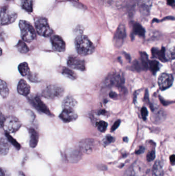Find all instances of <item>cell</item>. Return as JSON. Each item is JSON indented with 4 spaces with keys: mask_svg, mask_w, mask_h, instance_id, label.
<instances>
[{
    "mask_svg": "<svg viewBox=\"0 0 175 176\" xmlns=\"http://www.w3.org/2000/svg\"><path fill=\"white\" fill-rule=\"evenodd\" d=\"M10 142L5 137H1L0 141V153L1 156H5L8 153L10 148Z\"/></svg>",
    "mask_w": 175,
    "mask_h": 176,
    "instance_id": "cell-20",
    "label": "cell"
},
{
    "mask_svg": "<svg viewBox=\"0 0 175 176\" xmlns=\"http://www.w3.org/2000/svg\"><path fill=\"white\" fill-rule=\"evenodd\" d=\"M67 65L70 68L74 69L84 71L86 70L85 62L84 60L80 59L77 57H69L67 60Z\"/></svg>",
    "mask_w": 175,
    "mask_h": 176,
    "instance_id": "cell-10",
    "label": "cell"
},
{
    "mask_svg": "<svg viewBox=\"0 0 175 176\" xmlns=\"http://www.w3.org/2000/svg\"><path fill=\"white\" fill-rule=\"evenodd\" d=\"M17 18V14L11 12L7 7H2L1 10V24H9L13 23Z\"/></svg>",
    "mask_w": 175,
    "mask_h": 176,
    "instance_id": "cell-8",
    "label": "cell"
},
{
    "mask_svg": "<svg viewBox=\"0 0 175 176\" xmlns=\"http://www.w3.org/2000/svg\"><path fill=\"white\" fill-rule=\"evenodd\" d=\"M163 170L162 165L159 160L157 161L153 165L152 172V176H163Z\"/></svg>",
    "mask_w": 175,
    "mask_h": 176,
    "instance_id": "cell-23",
    "label": "cell"
},
{
    "mask_svg": "<svg viewBox=\"0 0 175 176\" xmlns=\"http://www.w3.org/2000/svg\"><path fill=\"white\" fill-rule=\"evenodd\" d=\"M51 41L53 50L58 52H63L65 51L66 44L61 37L54 35L51 37Z\"/></svg>",
    "mask_w": 175,
    "mask_h": 176,
    "instance_id": "cell-12",
    "label": "cell"
},
{
    "mask_svg": "<svg viewBox=\"0 0 175 176\" xmlns=\"http://www.w3.org/2000/svg\"><path fill=\"white\" fill-rule=\"evenodd\" d=\"M0 176H4V173L3 172V169H1V173H0Z\"/></svg>",
    "mask_w": 175,
    "mask_h": 176,
    "instance_id": "cell-48",
    "label": "cell"
},
{
    "mask_svg": "<svg viewBox=\"0 0 175 176\" xmlns=\"http://www.w3.org/2000/svg\"><path fill=\"white\" fill-rule=\"evenodd\" d=\"M18 69L21 74L24 77H27L31 73V70L27 62H22L19 65Z\"/></svg>",
    "mask_w": 175,
    "mask_h": 176,
    "instance_id": "cell-25",
    "label": "cell"
},
{
    "mask_svg": "<svg viewBox=\"0 0 175 176\" xmlns=\"http://www.w3.org/2000/svg\"><path fill=\"white\" fill-rule=\"evenodd\" d=\"M1 96L3 98H7L9 94V90L6 82L3 80H1L0 84Z\"/></svg>",
    "mask_w": 175,
    "mask_h": 176,
    "instance_id": "cell-27",
    "label": "cell"
},
{
    "mask_svg": "<svg viewBox=\"0 0 175 176\" xmlns=\"http://www.w3.org/2000/svg\"><path fill=\"white\" fill-rule=\"evenodd\" d=\"M144 150V147H143V146H140V147H139L138 148V149H137V150H136V154H139L143 153Z\"/></svg>",
    "mask_w": 175,
    "mask_h": 176,
    "instance_id": "cell-41",
    "label": "cell"
},
{
    "mask_svg": "<svg viewBox=\"0 0 175 176\" xmlns=\"http://www.w3.org/2000/svg\"><path fill=\"white\" fill-rule=\"evenodd\" d=\"M114 141V138L110 136V135H107L105 137V143H112Z\"/></svg>",
    "mask_w": 175,
    "mask_h": 176,
    "instance_id": "cell-40",
    "label": "cell"
},
{
    "mask_svg": "<svg viewBox=\"0 0 175 176\" xmlns=\"http://www.w3.org/2000/svg\"><path fill=\"white\" fill-rule=\"evenodd\" d=\"M141 60V64L143 66V70H147L148 68L149 61L148 56L146 53L144 52H140Z\"/></svg>",
    "mask_w": 175,
    "mask_h": 176,
    "instance_id": "cell-30",
    "label": "cell"
},
{
    "mask_svg": "<svg viewBox=\"0 0 175 176\" xmlns=\"http://www.w3.org/2000/svg\"><path fill=\"white\" fill-rule=\"evenodd\" d=\"M29 132L30 134V146L32 148H35L38 145L39 142V134L36 130L32 128L29 129Z\"/></svg>",
    "mask_w": 175,
    "mask_h": 176,
    "instance_id": "cell-21",
    "label": "cell"
},
{
    "mask_svg": "<svg viewBox=\"0 0 175 176\" xmlns=\"http://www.w3.org/2000/svg\"><path fill=\"white\" fill-rule=\"evenodd\" d=\"M21 6L27 12L32 13L33 11V0H22Z\"/></svg>",
    "mask_w": 175,
    "mask_h": 176,
    "instance_id": "cell-28",
    "label": "cell"
},
{
    "mask_svg": "<svg viewBox=\"0 0 175 176\" xmlns=\"http://www.w3.org/2000/svg\"><path fill=\"white\" fill-rule=\"evenodd\" d=\"M109 96L110 97V98H113V99H116L117 98L118 95L116 92L111 91L109 93Z\"/></svg>",
    "mask_w": 175,
    "mask_h": 176,
    "instance_id": "cell-42",
    "label": "cell"
},
{
    "mask_svg": "<svg viewBox=\"0 0 175 176\" xmlns=\"http://www.w3.org/2000/svg\"><path fill=\"white\" fill-rule=\"evenodd\" d=\"M137 4V0H124V8L129 17H133L134 15Z\"/></svg>",
    "mask_w": 175,
    "mask_h": 176,
    "instance_id": "cell-15",
    "label": "cell"
},
{
    "mask_svg": "<svg viewBox=\"0 0 175 176\" xmlns=\"http://www.w3.org/2000/svg\"><path fill=\"white\" fill-rule=\"evenodd\" d=\"M148 68L153 74H155L160 68L159 62L156 60H150L148 64Z\"/></svg>",
    "mask_w": 175,
    "mask_h": 176,
    "instance_id": "cell-31",
    "label": "cell"
},
{
    "mask_svg": "<svg viewBox=\"0 0 175 176\" xmlns=\"http://www.w3.org/2000/svg\"><path fill=\"white\" fill-rule=\"evenodd\" d=\"M64 89L59 85H51L42 91V96L47 99H56L60 98L63 96Z\"/></svg>",
    "mask_w": 175,
    "mask_h": 176,
    "instance_id": "cell-3",
    "label": "cell"
},
{
    "mask_svg": "<svg viewBox=\"0 0 175 176\" xmlns=\"http://www.w3.org/2000/svg\"><path fill=\"white\" fill-rule=\"evenodd\" d=\"M19 27L21 30V36L25 42L30 43L36 39V33L32 25L24 20H21L19 22Z\"/></svg>",
    "mask_w": 175,
    "mask_h": 176,
    "instance_id": "cell-2",
    "label": "cell"
},
{
    "mask_svg": "<svg viewBox=\"0 0 175 176\" xmlns=\"http://www.w3.org/2000/svg\"><path fill=\"white\" fill-rule=\"evenodd\" d=\"M29 102L36 109L49 116H53L49 109L38 96L32 95L28 98Z\"/></svg>",
    "mask_w": 175,
    "mask_h": 176,
    "instance_id": "cell-6",
    "label": "cell"
},
{
    "mask_svg": "<svg viewBox=\"0 0 175 176\" xmlns=\"http://www.w3.org/2000/svg\"><path fill=\"white\" fill-rule=\"evenodd\" d=\"M77 104L78 102L74 97L71 96H67L63 101V108L71 109L75 110V109L77 107Z\"/></svg>",
    "mask_w": 175,
    "mask_h": 176,
    "instance_id": "cell-18",
    "label": "cell"
},
{
    "mask_svg": "<svg viewBox=\"0 0 175 176\" xmlns=\"http://www.w3.org/2000/svg\"><path fill=\"white\" fill-rule=\"evenodd\" d=\"M27 77L32 82H38L40 81L39 79L38 78V76L36 74L31 72Z\"/></svg>",
    "mask_w": 175,
    "mask_h": 176,
    "instance_id": "cell-35",
    "label": "cell"
},
{
    "mask_svg": "<svg viewBox=\"0 0 175 176\" xmlns=\"http://www.w3.org/2000/svg\"><path fill=\"white\" fill-rule=\"evenodd\" d=\"M152 54L153 57L158 58L162 62H166L167 61L164 48H162L160 50L157 48H153L152 49Z\"/></svg>",
    "mask_w": 175,
    "mask_h": 176,
    "instance_id": "cell-19",
    "label": "cell"
},
{
    "mask_svg": "<svg viewBox=\"0 0 175 176\" xmlns=\"http://www.w3.org/2000/svg\"><path fill=\"white\" fill-rule=\"evenodd\" d=\"M67 158L68 160L71 163H76L81 159V154L78 150H70L67 153Z\"/></svg>",
    "mask_w": 175,
    "mask_h": 176,
    "instance_id": "cell-22",
    "label": "cell"
},
{
    "mask_svg": "<svg viewBox=\"0 0 175 176\" xmlns=\"http://www.w3.org/2000/svg\"><path fill=\"white\" fill-rule=\"evenodd\" d=\"M132 66L134 68V69L137 72H140L141 70L143 69L142 65H141L140 63L136 60L134 61Z\"/></svg>",
    "mask_w": 175,
    "mask_h": 176,
    "instance_id": "cell-36",
    "label": "cell"
},
{
    "mask_svg": "<svg viewBox=\"0 0 175 176\" xmlns=\"http://www.w3.org/2000/svg\"><path fill=\"white\" fill-rule=\"evenodd\" d=\"M170 57L171 59H175V46L170 52Z\"/></svg>",
    "mask_w": 175,
    "mask_h": 176,
    "instance_id": "cell-44",
    "label": "cell"
},
{
    "mask_svg": "<svg viewBox=\"0 0 175 176\" xmlns=\"http://www.w3.org/2000/svg\"><path fill=\"white\" fill-rule=\"evenodd\" d=\"M35 26L37 33L41 36L48 37L53 34L54 31L51 28L46 18H37L35 20Z\"/></svg>",
    "mask_w": 175,
    "mask_h": 176,
    "instance_id": "cell-4",
    "label": "cell"
},
{
    "mask_svg": "<svg viewBox=\"0 0 175 176\" xmlns=\"http://www.w3.org/2000/svg\"><path fill=\"white\" fill-rule=\"evenodd\" d=\"M164 118H165L164 113L162 111H159V112H157L156 114L153 116V120L154 122L159 123L160 122H162Z\"/></svg>",
    "mask_w": 175,
    "mask_h": 176,
    "instance_id": "cell-33",
    "label": "cell"
},
{
    "mask_svg": "<svg viewBox=\"0 0 175 176\" xmlns=\"http://www.w3.org/2000/svg\"><path fill=\"white\" fill-rule=\"evenodd\" d=\"M155 158V152L153 151H151L149 152L147 154L146 156V159L148 162L152 161H153Z\"/></svg>",
    "mask_w": 175,
    "mask_h": 176,
    "instance_id": "cell-38",
    "label": "cell"
},
{
    "mask_svg": "<svg viewBox=\"0 0 175 176\" xmlns=\"http://www.w3.org/2000/svg\"><path fill=\"white\" fill-rule=\"evenodd\" d=\"M75 44L76 50L79 55L87 56L94 52V45L87 37L84 35L78 36L75 38Z\"/></svg>",
    "mask_w": 175,
    "mask_h": 176,
    "instance_id": "cell-1",
    "label": "cell"
},
{
    "mask_svg": "<svg viewBox=\"0 0 175 176\" xmlns=\"http://www.w3.org/2000/svg\"><path fill=\"white\" fill-rule=\"evenodd\" d=\"M59 117L64 123H70L77 120L78 116L74 109H63Z\"/></svg>",
    "mask_w": 175,
    "mask_h": 176,
    "instance_id": "cell-13",
    "label": "cell"
},
{
    "mask_svg": "<svg viewBox=\"0 0 175 176\" xmlns=\"http://www.w3.org/2000/svg\"><path fill=\"white\" fill-rule=\"evenodd\" d=\"M61 73L71 80H75L77 78V74L66 67H62L61 68Z\"/></svg>",
    "mask_w": 175,
    "mask_h": 176,
    "instance_id": "cell-24",
    "label": "cell"
},
{
    "mask_svg": "<svg viewBox=\"0 0 175 176\" xmlns=\"http://www.w3.org/2000/svg\"><path fill=\"white\" fill-rule=\"evenodd\" d=\"M97 126L100 132H104L107 129V123L106 122L101 121L97 123Z\"/></svg>",
    "mask_w": 175,
    "mask_h": 176,
    "instance_id": "cell-34",
    "label": "cell"
},
{
    "mask_svg": "<svg viewBox=\"0 0 175 176\" xmlns=\"http://www.w3.org/2000/svg\"><path fill=\"white\" fill-rule=\"evenodd\" d=\"M169 160L172 164L175 165V155H172L169 158Z\"/></svg>",
    "mask_w": 175,
    "mask_h": 176,
    "instance_id": "cell-45",
    "label": "cell"
},
{
    "mask_svg": "<svg viewBox=\"0 0 175 176\" xmlns=\"http://www.w3.org/2000/svg\"><path fill=\"white\" fill-rule=\"evenodd\" d=\"M120 123H121V121H120V120L116 121L114 122V124H113L112 127H111V132H114V130H116V129L118 128V127H119V125H120Z\"/></svg>",
    "mask_w": 175,
    "mask_h": 176,
    "instance_id": "cell-39",
    "label": "cell"
},
{
    "mask_svg": "<svg viewBox=\"0 0 175 176\" xmlns=\"http://www.w3.org/2000/svg\"><path fill=\"white\" fill-rule=\"evenodd\" d=\"M174 81L172 75L169 74H161L158 79V85L161 90H164L171 87Z\"/></svg>",
    "mask_w": 175,
    "mask_h": 176,
    "instance_id": "cell-9",
    "label": "cell"
},
{
    "mask_svg": "<svg viewBox=\"0 0 175 176\" xmlns=\"http://www.w3.org/2000/svg\"><path fill=\"white\" fill-rule=\"evenodd\" d=\"M126 29L124 25L120 24L116 30L114 37V42L116 47L119 48L121 46L126 37Z\"/></svg>",
    "mask_w": 175,
    "mask_h": 176,
    "instance_id": "cell-11",
    "label": "cell"
},
{
    "mask_svg": "<svg viewBox=\"0 0 175 176\" xmlns=\"http://www.w3.org/2000/svg\"><path fill=\"white\" fill-rule=\"evenodd\" d=\"M124 82V78L120 73L111 74L106 78L103 83L105 87L117 86L121 87Z\"/></svg>",
    "mask_w": 175,
    "mask_h": 176,
    "instance_id": "cell-7",
    "label": "cell"
},
{
    "mask_svg": "<svg viewBox=\"0 0 175 176\" xmlns=\"http://www.w3.org/2000/svg\"><path fill=\"white\" fill-rule=\"evenodd\" d=\"M133 31L135 35H138L139 36H144L145 30L143 26L138 23H134L133 26Z\"/></svg>",
    "mask_w": 175,
    "mask_h": 176,
    "instance_id": "cell-26",
    "label": "cell"
},
{
    "mask_svg": "<svg viewBox=\"0 0 175 176\" xmlns=\"http://www.w3.org/2000/svg\"><path fill=\"white\" fill-rule=\"evenodd\" d=\"M17 90L19 94L27 96L31 92V87L25 80H21L17 85Z\"/></svg>",
    "mask_w": 175,
    "mask_h": 176,
    "instance_id": "cell-16",
    "label": "cell"
},
{
    "mask_svg": "<svg viewBox=\"0 0 175 176\" xmlns=\"http://www.w3.org/2000/svg\"><path fill=\"white\" fill-rule=\"evenodd\" d=\"M16 48L21 53L26 54L29 52V49L24 41L20 40L16 45Z\"/></svg>",
    "mask_w": 175,
    "mask_h": 176,
    "instance_id": "cell-29",
    "label": "cell"
},
{
    "mask_svg": "<svg viewBox=\"0 0 175 176\" xmlns=\"http://www.w3.org/2000/svg\"><path fill=\"white\" fill-rule=\"evenodd\" d=\"M19 176H25L24 174L22 172H20L19 173Z\"/></svg>",
    "mask_w": 175,
    "mask_h": 176,
    "instance_id": "cell-49",
    "label": "cell"
},
{
    "mask_svg": "<svg viewBox=\"0 0 175 176\" xmlns=\"http://www.w3.org/2000/svg\"><path fill=\"white\" fill-rule=\"evenodd\" d=\"M22 126V124L18 118L15 116H10L6 118L3 125V128L8 133H14L17 132Z\"/></svg>",
    "mask_w": 175,
    "mask_h": 176,
    "instance_id": "cell-5",
    "label": "cell"
},
{
    "mask_svg": "<svg viewBox=\"0 0 175 176\" xmlns=\"http://www.w3.org/2000/svg\"><path fill=\"white\" fill-rule=\"evenodd\" d=\"M124 55L125 57H126V59L130 61V55H129V54H127V53H124Z\"/></svg>",
    "mask_w": 175,
    "mask_h": 176,
    "instance_id": "cell-47",
    "label": "cell"
},
{
    "mask_svg": "<svg viewBox=\"0 0 175 176\" xmlns=\"http://www.w3.org/2000/svg\"><path fill=\"white\" fill-rule=\"evenodd\" d=\"M5 120H6V118L4 116H3L2 113H1V125L2 127H3V125H4Z\"/></svg>",
    "mask_w": 175,
    "mask_h": 176,
    "instance_id": "cell-43",
    "label": "cell"
},
{
    "mask_svg": "<svg viewBox=\"0 0 175 176\" xmlns=\"http://www.w3.org/2000/svg\"><path fill=\"white\" fill-rule=\"evenodd\" d=\"M123 141L124 142H127L128 141V138L127 137H124L123 138Z\"/></svg>",
    "mask_w": 175,
    "mask_h": 176,
    "instance_id": "cell-50",
    "label": "cell"
},
{
    "mask_svg": "<svg viewBox=\"0 0 175 176\" xmlns=\"http://www.w3.org/2000/svg\"><path fill=\"white\" fill-rule=\"evenodd\" d=\"M175 0H167V3L169 5H173L175 4Z\"/></svg>",
    "mask_w": 175,
    "mask_h": 176,
    "instance_id": "cell-46",
    "label": "cell"
},
{
    "mask_svg": "<svg viewBox=\"0 0 175 176\" xmlns=\"http://www.w3.org/2000/svg\"><path fill=\"white\" fill-rule=\"evenodd\" d=\"M5 136H6L7 139L10 142V144L13 145V146H15L16 148L17 149H20V145L19 144V143L14 138L12 137L10 134H9V133L6 132Z\"/></svg>",
    "mask_w": 175,
    "mask_h": 176,
    "instance_id": "cell-32",
    "label": "cell"
},
{
    "mask_svg": "<svg viewBox=\"0 0 175 176\" xmlns=\"http://www.w3.org/2000/svg\"><path fill=\"white\" fill-rule=\"evenodd\" d=\"M97 146V144L94 139H87L81 141L80 147L81 151L85 153H90Z\"/></svg>",
    "mask_w": 175,
    "mask_h": 176,
    "instance_id": "cell-14",
    "label": "cell"
},
{
    "mask_svg": "<svg viewBox=\"0 0 175 176\" xmlns=\"http://www.w3.org/2000/svg\"><path fill=\"white\" fill-rule=\"evenodd\" d=\"M152 2V0H140L139 9L141 16L146 17L148 15Z\"/></svg>",
    "mask_w": 175,
    "mask_h": 176,
    "instance_id": "cell-17",
    "label": "cell"
},
{
    "mask_svg": "<svg viewBox=\"0 0 175 176\" xmlns=\"http://www.w3.org/2000/svg\"><path fill=\"white\" fill-rule=\"evenodd\" d=\"M141 114L142 116V118L144 121H145L146 119V117L148 115V111L146 109V107H142L141 109Z\"/></svg>",
    "mask_w": 175,
    "mask_h": 176,
    "instance_id": "cell-37",
    "label": "cell"
}]
</instances>
